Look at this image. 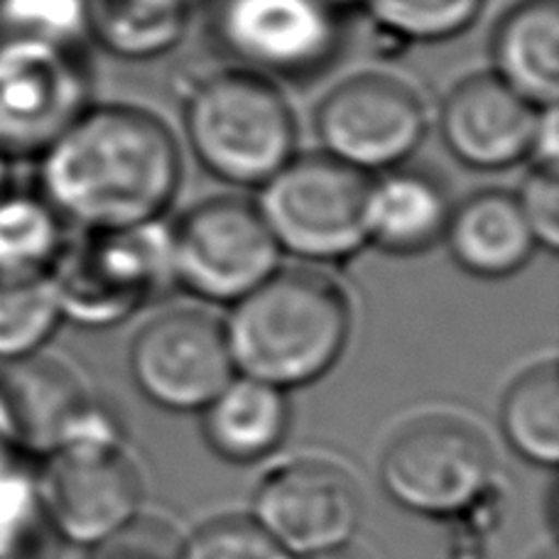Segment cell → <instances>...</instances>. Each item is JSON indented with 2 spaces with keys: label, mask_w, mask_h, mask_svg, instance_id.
Masks as SVG:
<instances>
[{
  "label": "cell",
  "mask_w": 559,
  "mask_h": 559,
  "mask_svg": "<svg viewBox=\"0 0 559 559\" xmlns=\"http://www.w3.org/2000/svg\"><path fill=\"white\" fill-rule=\"evenodd\" d=\"M368 182L322 150H299L255 189L253 202L280 253L317 267L338 265L368 248Z\"/></svg>",
  "instance_id": "5b68a950"
},
{
  "label": "cell",
  "mask_w": 559,
  "mask_h": 559,
  "mask_svg": "<svg viewBox=\"0 0 559 559\" xmlns=\"http://www.w3.org/2000/svg\"><path fill=\"white\" fill-rule=\"evenodd\" d=\"M182 540L159 521L140 513L131 525L92 547L88 559H179Z\"/></svg>",
  "instance_id": "83f0119b"
},
{
  "label": "cell",
  "mask_w": 559,
  "mask_h": 559,
  "mask_svg": "<svg viewBox=\"0 0 559 559\" xmlns=\"http://www.w3.org/2000/svg\"><path fill=\"white\" fill-rule=\"evenodd\" d=\"M224 329L236 373L287 393L338 364L352 338L354 305L346 287L317 265H280L231 305Z\"/></svg>",
  "instance_id": "7a4b0ae2"
},
{
  "label": "cell",
  "mask_w": 559,
  "mask_h": 559,
  "mask_svg": "<svg viewBox=\"0 0 559 559\" xmlns=\"http://www.w3.org/2000/svg\"><path fill=\"white\" fill-rule=\"evenodd\" d=\"M454 199L444 177L413 163L373 175L366 194L368 248L411 258L444 241Z\"/></svg>",
  "instance_id": "2e32d148"
},
{
  "label": "cell",
  "mask_w": 559,
  "mask_h": 559,
  "mask_svg": "<svg viewBox=\"0 0 559 559\" xmlns=\"http://www.w3.org/2000/svg\"><path fill=\"white\" fill-rule=\"evenodd\" d=\"M52 280L0 283V364L37 356L62 324Z\"/></svg>",
  "instance_id": "cb8c5ba5"
},
{
  "label": "cell",
  "mask_w": 559,
  "mask_h": 559,
  "mask_svg": "<svg viewBox=\"0 0 559 559\" xmlns=\"http://www.w3.org/2000/svg\"><path fill=\"white\" fill-rule=\"evenodd\" d=\"M299 559H361L354 555L348 547H342V550H332V552H319V555H309V557H299Z\"/></svg>",
  "instance_id": "f1b7e54d"
},
{
  "label": "cell",
  "mask_w": 559,
  "mask_h": 559,
  "mask_svg": "<svg viewBox=\"0 0 559 559\" xmlns=\"http://www.w3.org/2000/svg\"><path fill=\"white\" fill-rule=\"evenodd\" d=\"M488 72L535 106H557L559 0H515L496 17Z\"/></svg>",
  "instance_id": "ac0fdd59"
},
{
  "label": "cell",
  "mask_w": 559,
  "mask_h": 559,
  "mask_svg": "<svg viewBox=\"0 0 559 559\" xmlns=\"http://www.w3.org/2000/svg\"><path fill=\"white\" fill-rule=\"evenodd\" d=\"M179 559H293L251 515L204 523L182 540Z\"/></svg>",
  "instance_id": "d4e9b609"
},
{
  "label": "cell",
  "mask_w": 559,
  "mask_h": 559,
  "mask_svg": "<svg viewBox=\"0 0 559 559\" xmlns=\"http://www.w3.org/2000/svg\"><path fill=\"white\" fill-rule=\"evenodd\" d=\"M74 228L37 192L10 185L0 194V283L47 280Z\"/></svg>",
  "instance_id": "44dd1931"
},
{
  "label": "cell",
  "mask_w": 559,
  "mask_h": 559,
  "mask_svg": "<svg viewBox=\"0 0 559 559\" xmlns=\"http://www.w3.org/2000/svg\"><path fill=\"white\" fill-rule=\"evenodd\" d=\"M88 45L123 62L173 55L192 27L197 0H84Z\"/></svg>",
  "instance_id": "ffe728a7"
},
{
  "label": "cell",
  "mask_w": 559,
  "mask_h": 559,
  "mask_svg": "<svg viewBox=\"0 0 559 559\" xmlns=\"http://www.w3.org/2000/svg\"><path fill=\"white\" fill-rule=\"evenodd\" d=\"M92 104L86 45L0 37V153L10 163L37 159Z\"/></svg>",
  "instance_id": "30bf717a"
},
{
  "label": "cell",
  "mask_w": 559,
  "mask_h": 559,
  "mask_svg": "<svg viewBox=\"0 0 559 559\" xmlns=\"http://www.w3.org/2000/svg\"><path fill=\"white\" fill-rule=\"evenodd\" d=\"M5 35L92 47L86 35L84 0H13Z\"/></svg>",
  "instance_id": "484cf974"
},
{
  "label": "cell",
  "mask_w": 559,
  "mask_h": 559,
  "mask_svg": "<svg viewBox=\"0 0 559 559\" xmlns=\"http://www.w3.org/2000/svg\"><path fill=\"white\" fill-rule=\"evenodd\" d=\"M43 459L39 508L64 543L92 550L143 513V474L123 439H72Z\"/></svg>",
  "instance_id": "8fae6325"
},
{
  "label": "cell",
  "mask_w": 559,
  "mask_h": 559,
  "mask_svg": "<svg viewBox=\"0 0 559 559\" xmlns=\"http://www.w3.org/2000/svg\"><path fill=\"white\" fill-rule=\"evenodd\" d=\"M540 111L484 69L447 88L432 126L449 157L472 173L493 175L531 163Z\"/></svg>",
  "instance_id": "5bb4252c"
},
{
  "label": "cell",
  "mask_w": 559,
  "mask_h": 559,
  "mask_svg": "<svg viewBox=\"0 0 559 559\" xmlns=\"http://www.w3.org/2000/svg\"><path fill=\"white\" fill-rule=\"evenodd\" d=\"M3 447H10V444L5 442V437H3V427H0V449H3Z\"/></svg>",
  "instance_id": "d6a6232c"
},
{
  "label": "cell",
  "mask_w": 559,
  "mask_h": 559,
  "mask_svg": "<svg viewBox=\"0 0 559 559\" xmlns=\"http://www.w3.org/2000/svg\"><path fill=\"white\" fill-rule=\"evenodd\" d=\"M513 194L537 248L555 253L559 248V165L527 163Z\"/></svg>",
  "instance_id": "4316f807"
},
{
  "label": "cell",
  "mask_w": 559,
  "mask_h": 559,
  "mask_svg": "<svg viewBox=\"0 0 559 559\" xmlns=\"http://www.w3.org/2000/svg\"><path fill=\"white\" fill-rule=\"evenodd\" d=\"M128 366L138 391L169 413H202L236 376L224 319L197 307L150 317L133 336Z\"/></svg>",
  "instance_id": "7c38bea8"
},
{
  "label": "cell",
  "mask_w": 559,
  "mask_h": 559,
  "mask_svg": "<svg viewBox=\"0 0 559 559\" xmlns=\"http://www.w3.org/2000/svg\"><path fill=\"white\" fill-rule=\"evenodd\" d=\"M459 271L478 280L513 277L540 251L515 202L503 187H484L454 202L444 241Z\"/></svg>",
  "instance_id": "e0dca14e"
},
{
  "label": "cell",
  "mask_w": 559,
  "mask_h": 559,
  "mask_svg": "<svg viewBox=\"0 0 559 559\" xmlns=\"http://www.w3.org/2000/svg\"><path fill=\"white\" fill-rule=\"evenodd\" d=\"M10 5H13V0H0V37H5V29H8V13H10Z\"/></svg>",
  "instance_id": "4dcf8cb0"
},
{
  "label": "cell",
  "mask_w": 559,
  "mask_h": 559,
  "mask_svg": "<svg viewBox=\"0 0 559 559\" xmlns=\"http://www.w3.org/2000/svg\"><path fill=\"white\" fill-rule=\"evenodd\" d=\"M0 376V427L17 452L47 456L72 437L94 407L88 388L62 361L33 356Z\"/></svg>",
  "instance_id": "9a60e30c"
},
{
  "label": "cell",
  "mask_w": 559,
  "mask_h": 559,
  "mask_svg": "<svg viewBox=\"0 0 559 559\" xmlns=\"http://www.w3.org/2000/svg\"><path fill=\"white\" fill-rule=\"evenodd\" d=\"M486 0H366L364 15L397 43L437 45L466 35Z\"/></svg>",
  "instance_id": "603a6c76"
},
{
  "label": "cell",
  "mask_w": 559,
  "mask_h": 559,
  "mask_svg": "<svg viewBox=\"0 0 559 559\" xmlns=\"http://www.w3.org/2000/svg\"><path fill=\"white\" fill-rule=\"evenodd\" d=\"M169 275L197 299L231 307L265 283L283 253L253 199L214 194L199 199L167 226Z\"/></svg>",
  "instance_id": "9c48e42d"
},
{
  "label": "cell",
  "mask_w": 559,
  "mask_h": 559,
  "mask_svg": "<svg viewBox=\"0 0 559 559\" xmlns=\"http://www.w3.org/2000/svg\"><path fill=\"white\" fill-rule=\"evenodd\" d=\"M187 150L216 182L258 189L299 153V118L283 84L224 64L179 79Z\"/></svg>",
  "instance_id": "3957f363"
},
{
  "label": "cell",
  "mask_w": 559,
  "mask_h": 559,
  "mask_svg": "<svg viewBox=\"0 0 559 559\" xmlns=\"http://www.w3.org/2000/svg\"><path fill=\"white\" fill-rule=\"evenodd\" d=\"M197 3H199V8H202V3H204V0H197Z\"/></svg>",
  "instance_id": "836d02e7"
},
{
  "label": "cell",
  "mask_w": 559,
  "mask_h": 559,
  "mask_svg": "<svg viewBox=\"0 0 559 559\" xmlns=\"http://www.w3.org/2000/svg\"><path fill=\"white\" fill-rule=\"evenodd\" d=\"M361 513V491L342 464L299 456L261 478L251 518L289 557L299 559L348 547Z\"/></svg>",
  "instance_id": "4fadbf2b"
},
{
  "label": "cell",
  "mask_w": 559,
  "mask_h": 559,
  "mask_svg": "<svg viewBox=\"0 0 559 559\" xmlns=\"http://www.w3.org/2000/svg\"><path fill=\"white\" fill-rule=\"evenodd\" d=\"M381 481L405 511L454 521L498 486L496 456L488 437L468 419L429 413L391 437Z\"/></svg>",
  "instance_id": "ba28073f"
},
{
  "label": "cell",
  "mask_w": 559,
  "mask_h": 559,
  "mask_svg": "<svg viewBox=\"0 0 559 559\" xmlns=\"http://www.w3.org/2000/svg\"><path fill=\"white\" fill-rule=\"evenodd\" d=\"M535 559H557V555H555V550H547V552H543V555H537Z\"/></svg>",
  "instance_id": "1f68e13d"
},
{
  "label": "cell",
  "mask_w": 559,
  "mask_h": 559,
  "mask_svg": "<svg viewBox=\"0 0 559 559\" xmlns=\"http://www.w3.org/2000/svg\"><path fill=\"white\" fill-rule=\"evenodd\" d=\"M182 150L153 108L94 102L35 159V189L74 231L165 222L185 185Z\"/></svg>",
  "instance_id": "6da1fadb"
},
{
  "label": "cell",
  "mask_w": 559,
  "mask_h": 559,
  "mask_svg": "<svg viewBox=\"0 0 559 559\" xmlns=\"http://www.w3.org/2000/svg\"><path fill=\"white\" fill-rule=\"evenodd\" d=\"M209 449L231 464H253L271 456L289 429L287 393L236 373L202 411Z\"/></svg>",
  "instance_id": "d6986e66"
},
{
  "label": "cell",
  "mask_w": 559,
  "mask_h": 559,
  "mask_svg": "<svg viewBox=\"0 0 559 559\" xmlns=\"http://www.w3.org/2000/svg\"><path fill=\"white\" fill-rule=\"evenodd\" d=\"M435 111L415 79L391 69H356L319 98L312 133L319 150L368 177L413 163Z\"/></svg>",
  "instance_id": "8992f818"
},
{
  "label": "cell",
  "mask_w": 559,
  "mask_h": 559,
  "mask_svg": "<svg viewBox=\"0 0 559 559\" xmlns=\"http://www.w3.org/2000/svg\"><path fill=\"white\" fill-rule=\"evenodd\" d=\"M206 37L226 64L277 84H312L342 62L352 17L329 0H204Z\"/></svg>",
  "instance_id": "277c9868"
},
{
  "label": "cell",
  "mask_w": 559,
  "mask_h": 559,
  "mask_svg": "<svg viewBox=\"0 0 559 559\" xmlns=\"http://www.w3.org/2000/svg\"><path fill=\"white\" fill-rule=\"evenodd\" d=\"M10 165L13 163H10V159L0 153V194H3L5 189L13 185V179H10Z\"/></svg>",
  "instance_id": "f546056e"
},
{
  "label": "cell",
  "mask_w": 559,
  "mask_h": 559,
  "mask_svg": "<svg viewBox=\"0 0 559 559\" xmlns=\"http://www.w3.org/2000/svg\"><path fill=\"white\" fill-rule=\"evenodd\" d=\"M506 442L535 466L559 462V368L540 361L508 385L498 411Z\"/></svg>",
  "instance_id": "7402d4cb"
},
{
  "label": "cell",
  "mask_w": 559,
  "mask_h": 559,
  "mask_svg": "<svg viewBox=\"0 0 559 559\" xmlns=\"http://www.w3.org/2000/svg\"><path fill=\"white\" fill-rule=\"evenodd\" d=\"M49 280L62 319L86 329L121 324L173 283L167 226L74 231Z\"/></svg>",
  "instance_id": "52a82bcc"
}]
</instances>
